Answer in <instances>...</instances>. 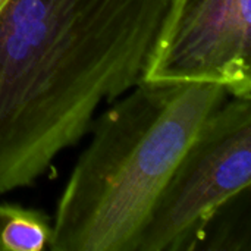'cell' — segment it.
Returning a JSON list of instances; mask_svg holds the SVG:
<instances>
[{
    "label": "cell",
    "mask_w": 251,
    "mask_h": 251,
    "mask_svg": "<svg viewBox=\"0 0 251 251\" xmlns=\"http://www.w3.org/2000/svg\"><path fill=\"white\" fill-rule=\"evenodd\" d=\"M143 81L218 84L251 99V0H175Z\"/></svg>",
    "instance_id": "4"
},
{
    "label": "cell",
    "mask_w": 251,
    "mask_h": 251,
    "mask_svg": "<svg viewBox=\"0 0 251 251\" xmlns=\"http://www.w3.org/2000/svg\"><path fill=\"white\" fill-rule=\"evenodd\" d=\"M97 118L51 218V251H135L156 199L228 91L140 81Z\"/></svg>",
    "instance_id": "2"
},
{
    "label": "cell",
    "mask_w": 251,
    "mask_h": 251,
    "mask_svg": "<svg viewBox=\"0 0 251 251\" xmlns=\"http://www.w3.org/2000/svg\"><path fill=\"white\" fill-rule=\"evenodd\" d=\"M175 0L0 6V196L32 185L143 81Z\"/></svg>",
    "instance_id": "1"
},
{
    "label": "cell",
    "mask_w": 251,
    "mask_h": 251,
    "mask_svg": "<svg viewBox=\"0 0 251 251\" xmlns=\"http://www.w3.org/2000/svg\"><path fill=\"white\" fill-rule=\"evenodd\" d=\"M51 219L41 210L0 203V251L50 250Z\"/></svg>",
    "instance_id": "5"
},
{
    "label": "cell",
    "mask_w": 251,
    "mask_h": 251,
    "mask_svg": "<svg viewBox=\"0 0 251 251\" xmlns=\"http://www.w3.org/2000/svg\"><path fill=\"white\" fill-rule=\"evenodd\" d=\"M251 182V99L219 104L175 165L135 251H191Z\"/></svg>",
    "instance_id": "3"
}]
</instances>
